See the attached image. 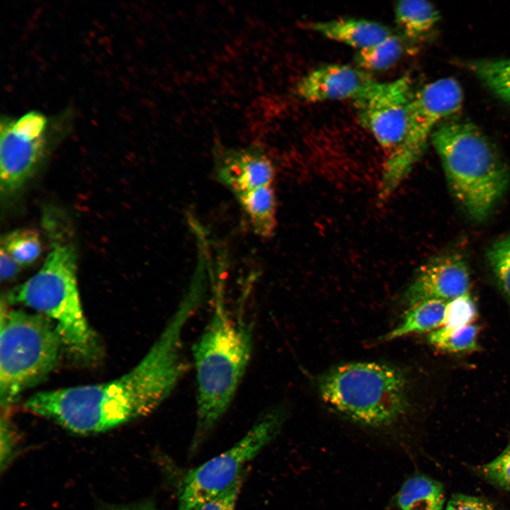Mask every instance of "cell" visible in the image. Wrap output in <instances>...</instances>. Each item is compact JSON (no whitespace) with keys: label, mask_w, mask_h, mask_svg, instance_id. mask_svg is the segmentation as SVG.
<instances>
[{"label":"cell","mask_w":510,"mask_h":510,"mask_svg":"<svg viewBox=\"0 0 510 510\" xmlns=\"http://www.w3.org/2000/svg\"><path fill=\"white\" fill-rule=\"evenodd\" d=\"M487 258L494 276L510 304V235L496 240Z\"/></svg>","instance_id":"23"},{"label":"cell","mask_w":510,"mask_h":510,"mask_svg":"<svg viewBox=\"0 0 510 510\" xmlns=\"http://www.w3.org/2000/svg\"><path fill=\"white\" fill-rule=\"evenodd\" d=\"M408 74L387 82L376 80L353 101L361 124L387 153L402 141L414 94Z\"/></svg>","instance_id":"10"},{"label":"cell","mask_w":510,"mask_h":510,"mask_svg":"<svg viewBox=\"0 0 510 510\" xmlns=\"http://www.w3.org/2000/svg\"><path fill=\"white\" fill-rule=\"evenodd\" d=\"M323 401L351 420L370 426L390 424L407 407V387L397 368L376 362L342 364L319 380Z\"/></svg>","instance_id":"5"},{"label":"cell","mask_w":510,"mask_h":510,"mask_svg":"<svg viewBox=\"0 0 510 510\" xmlns=\"http://www.w3.org/2000/svg\"><path fill=\"white\" fill-rule=\"evenodd\" d=\"M431 140L455 199L472 218L485 219L509 183L497 150L476 125L453 116L438 125Z\"/></svg>","instance_id":"3"},{"label":"cell","mask_w":510,"mask_h":510,"mask_svg":"<svg viewBox=\"0 0 510 510\" xmlns=\"http://www.w3.org/2000/svg\"><path fill=\"white\" fill-rule=\"evenodd\" d=\"M10 304L26 306L50 319L64 348L84 361L98 353L97 338L82 307L76 278L74 250L56 244L42 267L8 294Z\"/></svg>","instance_id":"4"},{"label":"cell","mask_w":510,"mask_h":510,"mask_svg":"<svg viewBox=\"0 0 510 510\" xmlns=\"http://www.w3.org/2000/svg\"><path fill=\"white\" fill-rule=\"evenodd\" d=\"M244 477L245 473L239 477L229 488L205 502L195 510H235Z\"/></svg>","instance_id":"26"},{"label":"cell","mask_w":510,"mask_h":510,"mask_svg":"<svg viewBox=\"0 0 510 510\" xmlns=\"http://www.w3.org/2000/svg\"><path fill=\"white\" fill-rule=\"evenodd\" d=\"M480 471L488 481L510 491V442L497 457L482 465Z\"/></svg>","instance_id":"25"},{"label":"cell","mask_w":510,"mask_h":510,"mask_svg":"<svg viewBox=\"0 0 510 510\" xmlns=\"http://www.w3.org/2000/svg\"><path fill=\"white\" fill-rule=\"evenodd\" d=\"M477 336L478 328L471 324L454 327H441L431 332L428 340L438 349L452 353H464L479 349Z\"/></svg>","instance_id":"21"},{"label":"cell","mask_w":510,"mask_h":510,"mask_svg":"<svg viewBox=\"0 0 510 510\" xmlns=\"http://www.w3.org/2000/svg\"><path fill=\"white\" fill-rule=\"evenodd\" d=\"M375 81L359 67L329 64L303 76L295 86V93L302 100L311 103L343 99L353 101Z\"/></svg>","instance_id":"11"},{"label":"cell","mask_w":510,"mask_h":510,"mask_svg":"<svg viewBox=\"0 0 510 510\" xmlns=\"http://www.w3.org/2000/svg\"><path fill=\"white\" fill-rule=\"evenodd\" d=\"M254 231L270 236L276 226V196L272 186L256 188L237 197Z\"/></svg>","instance_id":"18"},{"label":"cell","mask_w":510,"mask_h":510,"mask_svg":"<svg viewBox=\"0 0 510 510\" xmlns=\"http://www.w3.org/2000/svg\"><path fill=\"white\" fill-rule=\"evenodd\" d=\"M108 510H159L154 504L145 501L135 504L114 506Z\"/></svg>","instance_id":"30"},{"label":"cell","mask_w":510,"mask_h":510,"mask_svg":"<svg viewBox=\"0 0 510 510\" xmlns=\"http://www.w3.org/2000/svg\"><path fill=\"white\" fill-rule=\"evenodd\" d=\"M64 118H49L30 110L18 118L3 115L0 122L1 193L11 196L28 181L45 158L56 133L66 130Z\"/></svg>","instance_id":"9"},{"label":"cell","mask_w":510,"mask_h":510,"mask_svg":"<svg viewBox=\"0 0 510 510\" xmlns=\"http://www.w3.org/2000/svg\"><path fill=\"white\" fill-rule=\"evenodd\" d=\"M463 101L458 81L439 79L414 92L404 138L387 156L380 187V198H387L399 186L423 154L438 125L457 113Z\"/></svg>","instance_id":"7"},{"label":"cell","mask_w":510,"mask_h":510,"mask_svg":"<svg viewBox=\"0 0 510 510\" xmlns=\"http://www.w3.org/2000/svg\"><path fill=\"white\" fill-rule=\"evenodd\" d=\"M64 347L54 324L38 313L9 309L0 313V404L7 411L20 395L45 378Z\"/></svg>","instance_id":"6"},{"label":"cell","mask_w":510,"mask_h":510,"mask_svg":"<svg viewBox=\"0 0 510 510\" xmlns=\"http://www.w3.org/2000/svg\"><path fill=\"white\" fill-rule=\"evenodd\" d=\"M444 502L442 484L423 475L406 480L396 496L397 505L401 510H441Z\"/></svg>","instance_id":"15"},{"label":"cell","mask_w":510,"mask_h":510,"mask_svg":"<svg viewBox=\"0 0 510 510\" xmlns=\"http://www.w3.org/2000/svg\"><path fill=\"white\" fill-rule=\"evenodd\" d=\"M18 440L7 416L1 419V470L4 471L10 465L17 453Z\"/></svg>","instance_id":"27"},{"label":"cell","mask_w":510,"mask_h":510,"mask_svg":"<svg viewBox=\"0 0 510 510\" xmlns=\"http://www.w3.org/2000/svg\"><path fill=\"white\" fill-rule=\"evenodd\" d=\"M446 510H494L493 506L480 497L463 494H453Z\"/></svg>","instance_id":"28"},{"label":"cell","mask_w":510,"mask_h":510,"mask_svg":"<svg viewBox=\"0 0 510 510\" xmlns=\"http://www.w3.org/2000/svg\"><path fill=\"white\" fill-rule=\"evenodd\" d=\"M21 266L4 249L0 254V278L8 280L14 278L20 271Z\"/></svg>","instance_id":"29"},{"label":"cell","mask_w":510,"mask_h":510,"mask_svg":"<svg viewBox=\"0 0 510 510\" xmlns=\"http://www.w3.org/2000/svg\"><path fill=\"white\" fill-rule=\"evenodd\" d=\"M446 302L425 300L410 305L402 322L389 332L385 339L392 340L413 333L427 332L441 327Z\"/></svg>","instance_id":"16"},{"label":"cell","mask_w":510,"mask_h":510,"mask_svg":"<svg viewBox=\"0 0 510 510\" xmlns=\"http://www.w3.org/2000/svg\"><path fill=\"white\" fill-rule=\"evenodd\" d=\"M200 306L185 295L140 362L113 380L39 392L28 411L78 434L106 431L153 412L173 392L188 368L183 333Z\"/></svg>","instance_id":"1"},{"label":"cell","mask_w":510,"mask_h":510,"mask_svg":"<svg viewBox=\"0 0 510 510\" xmlns=\"http://www.w3.org/2000/svg\"><path fill=\"white\" fill-rule=\"evenodd\" d=\"M215 153L217 176L237 198L256 188L272 186L273 166L260 147H216Z\"/></svg>","instance_id":"12"},{"label":"cell","mask_w":510,"mask_h":510,"mask_svg":"<svg viewBox=\"0 0 510 510\" xmlns=\"http://www.w3.org/2000/svg\"><path fill=\"white\" fill-rule=\"evenodd\" d=\"M477 316V306L469 293L446 302L441 327H454L471 324Z\"/></svg>","instance_id":"24"},{"label":"cell","mask_w":510,"mask_h":510,"mask_svg":"<svg viewBox=\"0 0 510 510\" xmlns=\"http://www.w3.org/2000/svg\"><path fill=\"white\" fill-rule=\"evenodd\" d=\"M1 249L21 267L33 263L42 250L39 234L30 229L16 230L7 234L2 239Z\"/></svg>","instance_id":"22"},{"label":"cell","mask_w":510,"mask_h":510,"mask_svg":"<svg viewBox=\"0 0 510 510\" xmlns=\"http://www.w3.org/2000/svg\"><path fill=\"white\" fill-rule=\"evenodd\" d=\"M402 52V41L391 34L371 46L358 50L355 61L358 67L368 72L383 70L395 64Z\"/></svg>","instance_id":"20"},{"label":"cell","mask_w":510,"mask_h":510,"mask_svg":"<svg viewBox=\"0 0 510 510\" xmlns=\"http://www.w3.org/2000/svg\"><path fill=\"white\" fill-rule=\"evenodd\" d=\"M311 28L324 38L361 50L392 34L385 25L366 18H339L312 23Z\"/></svg>","instance_id":"14"},{"label":"cell","mask_w":510,"mask_h":510,"mask_svg":"<svg viewBox=\"0 0 510 510\" xmlns=\"http://www.w3.org/2000/svg\"><path fill=\"white\" fill-rule=\"evenodd\" d=\"M468 67L488 89L510 104V58L475 60Z\"/></svg>","instance_id":"19"},{"label":"cell","mask_w":510,"mask_h":510,"mask_svg":"<svg viewBox=\"0 0 510 510\" xmlns=\"http://www.w3.org/2000/svg\"><path fill=\"white\" fill-rule=\"evenodd\" d=\"M221 288L210 317L193 346L196 382V423L191 450H195L231 405L248 368L253 349L252 328L232 317Z\"/></svg>","instance_id":"2"},{"label":"cell","mask_w":510,"mask_h":510,"mask_svg":"<svg viewBox=\"0 0 510 510\" xmlns=\"http://www.w3.org/2000/svg\"><path fill=\"white\" fill-rule=\"evenodd\" d=\"M284 420L283 409L266 411L230 448L186 471L178 486V510H195L229 488L245 473V465L277 436Z\"/></svg>","instance_id":"8"},{"label":"cell","mask_w":510,"mask_h":510,"mask_svg":"<svg viewBox=\"0 0 510 510\" xmlns=\"http://www.w3.org/2000/svg\"><path fill=\"white\" fill-rule=\"evenodd\" d=\"M394 13L397 26L409 39H417L429 33L441 18L435 6L422 0L400 1L395 4Z\"/></svg>","instance_id":"17"},{"label":"cell","mask_w":510,"mask_h":510,"mask_svg":"<svg viewBox=\"0 0 510 510\" xmlns=\"http://www.w3.org/2000/svg\"><path fill=\"white\" fill-rule=\"evenodd\" d=\"M470 274L465 261L444 256L424 265L405 295L411 305L425 300L448 302L469 293Z\"/></svg>","instance_id":"13"}]
</instances>
